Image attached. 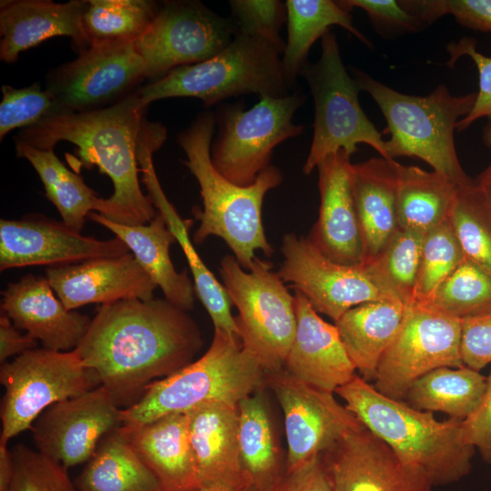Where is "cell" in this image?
Segmentation results:
<instances>
[{"label":"cell","instance_id":"1","mask_svg":"<svg viewBox=\"0 0 491 491\" xmlns=\"http://www.w3.org/2000/svg\"><path fill=\"white\" fill-rule=\"evenodd\" d=\"M196 322L165 298L100 305L74 350L122 408L153 382L195 361L203 346Z\"/></svg>","mask_w":491,"mask_h":491},{"label":"cell","instance_id":"2","mask_svg":"<svg viewBox=\"0 0 491 491\" xmlns=\"http://www.w3.org/2000/svg\"><path fill=\"white\" fill-rule=\"evenodd\" d=\"M146 107L136 92L131 93L110 106L48 116L15 139L43 150L61 141L75 145L80 165H96L114 185L108 198H97L94 212L117 224L145 225L156 215L138 176L139 148L155 124L145 119Z\"/></svg>","mask_w":491,"mask_h":491},{"label":"cell","instance_id":"3","mask_svg":"<svg viewBox=\"0 0 491 491\" xmlns=\"http://www.w3.org/2000/svg\"><path fill=\"white\" fill-rule=\"evenodd\" d=\"M215 125V115L204 112L177 137L186 155L185 165L196 178L203 201L202 210L193 208L199 220L193 238L197 245L211 235L222 238L239 265L249 270L256 250L266 256L274 253L263 226L262 205L266 193L279 185L283 176L277 167L270 165L248 186L226 179L211 161Z\"/></svg>","mask_w":491,"mask_h":491},{"label":"cell","instance_id":"4","mask_svg":"<svg viewBox=\"0 0 491 491\" xmlns=\"http://www.w3.org/2000/svg\"><path fill=\"white\" fill-rule=\"evenodd\" d=\"M335 393L405 463L421 469L433 486L457 482L470 472L476 449L461 438L462 420L439 421L432 412L379 393L357 375Z\"/></svg>","mask_w":491,"mask_h":491},{"label":"cell","instance_id":"5","mask_svg":"<svg viewBox=\"0 0 491 491\" xmlns=\"http://www.w3.org/2000/svg\"><path fill=\"white\" fill-rule=\"evenodd\" d=\"M267 373L240 336L215 329L198 359L151 383L140 399L122 409L123 425L140 426L173 413H188L209 403L237 406L262 390Z\"/></svg>","mask_w":491,"mask_h":491},{"label":"cell","instance_id":"6","mask_svg":"<svg viewBox=\"0 0 491 491\" xmlns=\"http://www.w3.org/2000/svg\"><path fill=\"white\" fill-rule=\"evenodd\" d=\"M351 73L360 91L371 95L386 118L390 160L416 157L460 186L474 183L458 160L454 132L457 122L472 110L476 92L456 96L440 85L428 95H410L359 69L352 68Z\"/></svg>","mask_w":491,"mask_h":491},{"label":"cell","instance_id":"7","mask_svg":"<svg viewBox=\"0 0 491 491\" xmlns=\"http://www.w3.org/2000/svg\"><path fill=\"white\" fill-rule=\"evenodd\" d=\"M281 52L256 37L235 35L220 53L203 62L178 66L140 88L145 105L170 97H195L207 107L229 97L256 94L259 97L289 95Z\"/></svg>","mask_w":491,"mask_h":491},{"label":"cell","instance_id":"8","mask_svg":"<svg viewBox=\"0 0 491 491\" xmlns=\"http://www.w3.org/2000/svg\"><path fill=\"white\" fill-rule=\"evenodd\" d=\"M272 264L256 256L245 270L234 256L220 261V276L231 302L239 336L267 374L284 369L296 329L295 296Z\"/></svg>","mask_w":491,"mask_h":491},{"label":"cell","instance_id":"9","mask_svg":"<svg viewBox=\"0 0 491 491\" xmlns=\"http://www.w3.org/2000/svg\"><path fill=\"white\" fill-rule=\"evenodd\" d=\"M319 60L307 64L300 75L310 87L315 104L314 134L303 172L309 175L326 156L344 151L348 156L359 144L390 160L386 141L363 111L356 80L344 65L335 34L322 38Z\"/></svg>","mask_w":491,"mask_h":491},{"label":"cell","instance_id":"10","mask_svg":"<svg viewBox=\"0 0 491 491\" xmlns=\"http://www.w3.org/2000/svg\"><path fill=\"white\" fill-rule=\"evenodd\" d=\"M0 443L30 429L50 406L101 386L97 374L85 366L75 352L46 348L28 350L1 364Z\"/></svg>","mask_w":491,"mask_h":491},{"label":"cell","instance_id":"11","mask_svg":"<svg viewBox=\"0 0 491 491\" xmlns=\"http://www.w3.org/2000/svg\"><path fill=\"white\" fill-rule=\"evenodd\" d=\"M305 100L306 95L294 92L283 97H260L248 110L241 105L222 106L215 115L219 130L211 145L214 167L237 185H252L271 165L274 148L304 131V125L292 119Z\"/></svg>","mask_w":491,"mask_h":491},{"label":"cell","instance_id":"12","mask_svg":"<svg viewBox=\"0 0 491 491\" xmlns=\"http://www.w3.org/2000/svg\"><path fill=\"white\" fill-rule=\"evenodd\" d=\"M462 320L429 306H408L403 324L383 354L374 379L381 394L403 400L410 386L439 367L465 366L461 358Z\"/></svg>","mask_w":491,"mask_h":491},{"label":"cell","instance_id":"13","mask_svg":"<svg viewBox=\"0 0 491 491\" xmlns=\"http://www.w3.org/2000/svg\"><path fill=\"white\" fill-rule=\"evenodd\" d=\"M235 29L197 1H168L158 7L146 30L135 42L146 77H162L171 70L207 60L224 50Z\"/></svg>","mask_w":491,"mask_h":491},{"label":"cell","instance_id":"14","mask_svg":"<svg viewBox=\"0 0 491 491\" xmlns=\"http://www.w3.org/2000/svg\"><path fill=\"white\" fill-rule=\"evenodd\" d=\"M284 415L287 445L286 473L320 456L361 422L334 393L296 379L285 369L267 374Z\"/></svg>","mask_w":491,"mask_h":491},{"label":"cell","instance_id":"15","mask_svg":"<svg viewBox=\"0 0 491 491\" xmlns=\"http://www.w3.org/2000/svg\"><path fill=\"white\" fill-rule=\"evenodd\" d=\"M145 71L135 42L95 44L56 68L46 90L64 113L92 111L125 95L145 78Z\"/></svg>","mask_w":491,"mask_h":491},{"label":"cell","instance_id":"16","mask_svg":"<svg viewBox=\"0 0 491 491\" xmlns=\"http://www.w3.org/2000/svg\"><path fill=\"white\" fill-rule=\"evenodd\" d=\"M281 252L284 261L277 271L280 278L304 295L318 314L335 322L358 305L388 299L373 284L362 265L336 263L307 237L285 235Z\"/></svg>","mask_w":491,"mask_h":491},{"label":"cell","instance_id":"17","mask_svg":"<svg viewBox=\"0 0 491 491\" xmlns=\"http://www.w3.org/2000/svg\"><path fill=\"white\" fill-rule=\"evenodd\" d=\"M122 409L103 386L55 403L30 427L36 450L66 468L86 463L100 441L123 425Z\"/></svg>","mask_w":491,"mask_h":491},{"label":"cell","instance_id":"18","mask_svg":"<svg viewBox=\"0 0 491 491\" xmlns=\"http://www.w3.org/2000/svg\"><path fill=\"white\" fill-rule=\"evenodd\" d=\"M321 460L333 491H432L421 469L363 425L340 437Z\"/></svg>","mask_w":491,"mask_h":491},{"label":"cell","instance_id":"19","mask_svg":"<svg viewBox=\"0 0 491 491\" xmlns=\"http://www.w3.org/2000/svg\"><path fill=\"white\" fill-rule=\"evenodd\" d=\"M130 252L119 238L85 236L63 222L35 216L0 220V269L58 266Z\"/></svg>","mask_w":491,"mask_h":491},{"label":"cell","instance_id":"20","mask_svg":"<svg viewBox=\"0 0 491 491\" xmlns=\"http://www.w3.org/2000/svg\"><path fill=\"white\" fill-rule=\"evenodd\" d=\"M352 165L350 156L342 150L318 164L319 215L307 236L325 256L346 266L364 262V243L353 194Z\"/></svg>","mask_w":491,"mask_h":491},{"label":"cell","instance_id":"21","mask_svg":"<svg viewBox=\"0 0 491 491\" xmlns=\"http://www.w3.org/2000/svg\"><path fill=\"white\" fill-rule=\"evenodd\" d=\"M45 277L69 310L89 304L149 300L157 287L131 252L47 267Z\"/></svg>","mask_w":491,"mask_h":491},{"label":"cell","instance_id":"22","mask_svg":"<svg viewBox=\"0 0 491 491\" xmlns=\"http://www.w3.org/2000/svg\"><path fill=\"white\" fill-rule=\"evenodd\" d=\"M2 313L44 348L75 350L87 333L92 318L67 309L45 276L32 274L7 285L2 292Z\"/></svg>","mask_w":491,"mask_h":491},{"label":"cell","instance_id":"23","mask_svg":"<svg viewBox=\"0 0 491 491\" xmlns=\"http://www.w3.org/2000/svg\"><path fill=\"white\" fill-rule=\"evenodd\" d=\"M296 329L284 369L319 389L335 393L356 376L336 325L325 321L300 292L295 290Z\"/></svg>","mask_w":491,"mask_h":491},{"label":"cell","instance_id":"24","mask_svg":"<svg viewBox=\"0 0 491 491\" xmlns=\"http://www.w3.org/2000/svg\"><path fill=\"white\" fill-rule=\"evenodd\" d=\"M85 0H4L0 4V59L11 64L21 52L54 36H69L78 52L89 43L82 19Z\"/></svg>","mask_w":491,"mask_h":491},{"label":"cell","instance_id":"25","mask_svg":"<svg viewBox=\"0 0 491 491\" xmlns=\"http://www.w3.org/2000/svg\"><path fill=\"white\" fill-rule=\"evenodd\" d=\"M164 142L165 138L159 135H148L142 141L138 153L142 183L146 188L151 202L164 217L186 257L194 278L195 291L209 314L214 327L239 336L235 317L231 313L233 304L223 284L218 282L202 261L189 237L193 220L183 219L180 216L167 199L158 181L153 165V154L161 147Z\"/></svg>","mask_w":491,"mask_h":491},{"label":"cell","instance_id":"26","mask_svg":"<svg viewBox=\"0 0 491 491\" xmlns=\"http://www.w3.org/2000/svg\"><path fill=\"white\" fill-rule=\"evenodd\" d=\"M188 416L201 487L224 485L251 488L240 461L237 406L205 404L188 412Z\"/></svg>","mask_w":491,"mask_h":491},{"label":"cell","instance_id":"27","mask_svg":"<svg viewBox=\"0 0 491 491\" xmlns=\"http://www.w3.org/2000/svg\"><path fill=\"white\" fill-rule=\"evenodd\" d=\"M122 426L165 491H195L201 487L190 441L188 413L168 414L135 426Z\"/></svg>","mask_w":491,"mask_h":491},{"label":"cell","instance_id":"28","mask_svg":"<svg viewBox=\"0 0 491 491\" xmlns=\"http://www.w3.org/2000/svg\"><path fill=\"white\" fill-rule=\"evenodd\" d=\"M88 218L115 234L135 256L165 298L175 306L190 311L195 306V286L184 269L177 272L172 263L169 248L176 241L164 217L156 211L145 225H121L91 212Z\"/></svg>","mask_w":491,"mask_h":491},{"label":"cell","instance_id":"29","mask_svg":"<svg viewBox=\"0 0 491 491\" xmlns=\"http://www.w3.org/2000/svg\"><path fill=\"white\" fill-rule=\"evenodd\" d=\"M399 163L373 157L352 165V185L364 243V262L374 257L398 228Z\"/></svg>","mask_w":491,"mask_h":491},{"label":"cell","instance_id":"30","mask_svg":"<svg viewBox=\"0 0 491 491\" xmlns=\"http://www.w3.org/2000/svg\"><path fill=\"white\" fill-rule=\"evenodd\" d=\"M407 307L391 299L366 302L335 322L349 357L366 381H374L379 361L397 335Z\"/></svg>","mask_w":491,"mask_h":491},{"label":"cell","instance_id":"31","mask_svg":"<svg viewBox=\"0 0 491 491\" xmlns=\"http://www.w3.org/2000/svg\"><path fill=\"white\" fill-rule=\"evenodd\" d=\"M263 389L237 404L242 469L249 486L272 491L286 474L275 427Z\"/></svg>","mask_w":491,"mask_h":491},{"label":"cell","instance_id":"32","mask_svg":"<svg viewBox=\"0 0 491 491\" xmlns=\"http://www.w3.org/2000/svg\"><path fill=\"white\" fill-rule=\"evenodd\" d=\"M75 484L78 491H165L123 426L100 441Z\"/></svg>","mask_w":491,"mask_h":491},{"label":"cell","instance_id":"33","mask_svg":"<svg viewBox=\"0 0 491 491\" xmlns=\"http://www.w3.org/2000/svg\"><path fill=\"white\" fill-rule=\"evenodd\" d=\"M285 3L288 34L282 66L289 87L294 86L297 75L308 64L313 44L329 32L331 26L339 25L371 46L369 40L354 25L350 11L338 1L287 0Z\"/></svg>","mask_w":491,"mask_h":491},{"label":"cell","instance_id":"34","mask_svg":"<svg viewBox=\"0 0 491 491\" xmlns=\"http://www.w3.org/2000/svg\"><path fill=\"white\" fill-rule=\"evenodd\" d=\"M459 186L436 171L399 164L398 228L426 234L446 221Z\"/></svg>","mask_w":491,"mask_h":491},{"label":"cell","instance_id":"35","mask_svg":"<svg viewBox=\"0 0 491 491\" xmlns=\"http://www.w3.org/2000/svg\"><path fill=\"white\" fill-rule=\"evenodd\" d=\"M15 142L17 156L28 160L35 168L62 222L81 233L85 218L95 210L96 193L58 159L54 149H39L18 139Z\"/></svg>","mask_w":491,"mask_h":491},{"label":"cell","instance_id":"36","mask_svg":"<svg viewBox=\"0 0 491 491\" xmlns=\"http://www.w3.org/2000/svg\"><path fill=\"white\" fill-rule=\"evenodd\" d=\"M486 376L462 367H439L416 379L404 399L423 411H440L465 420L476 409L486 389Z\"/></svg>","mask_w":491,"mask_h":491},{"label":"cell","instance_id":"37","mask_svg":"<svg viewBox=\"0 0 491 491\" xmlns=\"http://www.w3.org/2000/svg\"><path fill=\"white\" fill-rule=\"evenodd\" d=\"M424 235L397 228L385 246L362 264L386 298L406 306L415 303Z\"/></svg>","mask_w":491,"mask_h":491},{"label":"cell","instance_id":"38","mask_svg":"<svg viewBox=\"0 0 491 491\" xmlns=\"http://www.w3.org/2000/svg\"><path fill=\"white\" fill-rule=\"evenodd\" d=\"M158 7L148 0H88L82 24L89 45L135 42Z\"/></svg>","mask_w":491,"mask_h":491},{"label":"cell","instance_id":"39","mask_svg":"<svg viewBox=\"0 0 491 491\" xmlns=\"http://www.w3.org/2000/svg\"><path fill=\"white\" fill-rule=\"evenodd\" d=\"M424 306L460 320L488 313L491 274L465 257Z\"/></svg>","mask_w":491,"mask_h":491},{"label":"cell","instance_id":"40","mask_svg":"<svg viewBox=\"0 0 491 491\" xmlns=\"http://www.w3.org/2000/svg\"><path fill=\"white\" fill-rule=\"evenodd\" d=\"M448 220L465 257L491 274V213L475 182L458 187Z\"/></svg>","mask_w":491,"mask_h":491},{"label":"cell","instance_id":"41","mask_svg":"<svg viewBox=\"0 0 491 491\" xmlns=\"http://www.w3.org/2000/svg\"><path fill=\"white\" fill-rule=\"evenodd\" d=\"M465 259L447 219L424 235L414 304H427L438 286Z\"/></svg>","mask_w":491,"mask_h":491},{"label":"cell","instance_id":"42","mask_svg":"<svg viewBox=\"0 0 491 491\" xmlns=\"http://www.w3.org/2000/svg\"><path fill=\"white\" fill-rule=\"evenodd\" d=\"M11 450L14 471L7 491H78L59 462L24 444Z\"/></svg>","mask_w":491,"mask_h":491},{"label":"cell","instance_id":"43","mask_svg":"<svg viewBox=\"0 0 491 491\" xmlns=\"http://www.w3.org/2000/svg\"><path fill=\"white\" fill-rule=\"evenodd\" d=\"M0 139L12 130L29 127L43 119L64 113L48 90L38 84L15 88L8 85L1 87Z\"/></svg>","mask_w":491,"mask_h":491},{"label":"cell","instance_id":"44","mask_svg":"<svg viewBox=\"0 0 491 491\" xmlns=\"http://www.w3.org/2000/svg\"><path fill=\"white\" fill-rule=\"evenodd\" d=\"M229 5L235 35L263 39L283 54L286 44L279 30L286 20V3L279 0H231Z\"/></svg>","mask_w":491,"mask_h":491},{"label":"cell","instance_id":"45","mask_svg":"<svg viewBox=\"0 0 491 491\" xmlns=\"http://www.w3.org/2000/svg\"><path fill=\"white\" fill-rule=\"evenodd\" d=\"M418 21L430 24L451 15L462 26L491 32V0H417L400 1Z\"/></svg>","mask_w":491,"mask_h":491},{"label":"cell","instance_id":"46","mask_svg":"<svg viewBox=\"0 0 491 491\" xmlns=\"http://www.w3.org/2000/svg\"><path fill=\"white\" fill-rule=\"evenodd\" d=\"M446 49L450 56L447 61L449 66H453L457 59L466 55L473 60L478 72L476 102L470 113L457 122L456 130L460 132L479 118H491V56L477 51L476 41L472 37H463L457 42H451Z\"/></svg>","mask_w":491,"mask_h":491},{"label":"cell","instance_id":"47","mask_svg":"<svg viewBox=\"0 0 491 491\" xmlns=\"http://www.w3.org/2000/svg\"><path fill=\"white\" fill-rule=\"evenodd\" d=\"M461 358L478 372L491 364V311L462 320Z\"/></svg>","mask_w":491,"mask_h":491},{"label":"cell","instance_id":"48","mask_svg":"<svg viewBox=\"0 0 491 491\" xmlns=\"http://www.w3.org/2000/svg\"><path fill=\"white\" fill-rule=\"evenodd\" d=\"M338 3L351 11L364 10L371 21L381 28L416 31L422 25L400 1L395 0H343Z\"/></svg>","mask_w":491,"mask_h":491},{"label":"cell","instance_id":"49","mask_svg":"<svg viewBox=\"0 0 491 491\" xmlns=\"http://www.w3.org/2000/svg\"><path fill=\"white\" fill-rule=\"evenodd\" d=\"M461 438L491 464V371L483 396L472 414L461 423Z\"/></svg>","mask_w":491,"mask_h":491},{"label":"cell","instance_id":"50","mask_svg":"<svg viewBox=\"0 0 491 491\" xmlns=\"http://www.w3.org/2000/svg\"><path fill=\"white\" fill-rule=\"evenodd\" d=\"M272 491H333L321 455L286 473Z\"/></svg>","mask_w":491,"mask_h":491},{"label":"cell","instance_id":"51","mask_svg":"<svg viewBox=\"0 0 491 491\" xmlns=\"http://www.w3.org/2000/svg\"><path fill=\"white\" fill-rule=\"evenodd\" d=\"M37 347V340L28 334H22L4 313L0 316V362L17 356Z\"/></svg>","mask_w":491,"mask_h":491},{"label":"cell","instance_id":"52","mask_svg":"<svg viewBox=\"0 0 491 491\" xmlns=\"http://www.w3.org/2000/svg\"><path fill=\"white\" fill-rule=\"evenodd\" d=\"M14 461L12 450L0 443V491H7L12 480Z\"/></svg>","mask_w":491,"mask_h":491},{"label":"cell","instance_id":"53","mask_svg":"<svg viewBox=\"0 0 491 491\" xmlns=\"http://www.w3.org/2000/svg\"><path fill=\"white\" fill-rule=\"evenodd\" d=\"M487 209L491 213V165L474 180Z\"/></svg>","mask_w":491,"mask_h":491},{"label":"cell","instance_id":"54","mask_svg":"<svg viewBox=\"0 0 491 491\" xmlns=\"http://www.w3.org/2000/svg\"><path fill=\"white\" fill-rule=\"evenodd\" d=\"M195 491H256L252 488H235L224 485H215L200 487Z\"/></svg>","mask_w":491,"mask_h":491},{"label":"cell","instance_id":"55","mask_svg":"<svg viewBox=\"0 0 491 491\" xmlns=\"http://www.w3.org/2000/svg\"><path fill=\"white\" fill-rule=\"evenodd\" d=\"M482 141L484 145L491 149V118L487 119L482 132Z\"/></svg>","mask_w":491,"mask_h":491}]
</instances>
